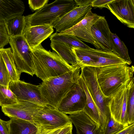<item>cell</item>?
Segmentation results:
<instances>
[{
	"instance_id": "cell-27",
	"label": "cell",
	"mask_w": 134,
	"mask_h": 134,
	"mask_svg": "<svg viewBox=\"0 0 134 134\" xmlns=\"http://www.w3.org/2000/svg\"><path fill=\"white\" fill-rule=\"evenodd\" d=\"M16 96L7 86L0 85V106L3 107L18 102Z\"/></svg>"
},
{
	"instance_id": "cell-21",
	"label": "cell",
	"mask_w": 134,
	"mask_h": 134,
	"mask_svg": "<svg viewBox=\"0 0 134 134\" xmlns=\"http://www.w3.org/2000/svg\"><path fill=\"white\" fill-rule=\"evenodd\" d=\"M78 81L83 89L86 96V103L83 112L100 126V119L99 111L86 85L80 75Z\"/></svg>"
},
{
	"instance_id": "cell-15",
	"label": "cell",
	"mask_w": 134,
	"mask_h": 134,
	"mask_svg": "<svg viewBox=\"0 0 134 134\" xmlns=\"http://www.w3.org/2000/svg\"><path fill=\"white\" fill-rule=\"evenodd\" d=\"M92 8L91 4L82 7L76 6L51 25L59 33L67 30L80 23Z\"/></svg>"
},
{
	"instance_id": "cell-23",
	"label": "cell",
	"mask_w": 134,
	"mask_h": 134,
	"mask_svg": "<svg viewBox=\"0 0 134 134\" xmlns=\"http://www.w3.org/2000/svg\"><path fill=\"white\" fill-rule=\"evenodd\" d=\"M0 53L8 72L10 81L20 80L21 73L16 67L11 48L0 49Z\"/></svg>"
},
{
	"instance_id": "cell-31",
	"label": "cell",
	"mask_w": 134,
	"mask_h": 134,
	"mask_svg": "<svg viewBox=\"0 0 134 134\" xmlns=\"http://www.w3.org/2000/svg\"><path fill=\"white\" fill-rule=\"evenodd\" d=\"M9 37L4 22L0 21V49L4 48L9 43Z\"/></svg>"
},
{
	"instance_id": "cell-5",
	"label": "cell",
	"mask_w": 134,
	"mask_h": 134,
	"mask_svg": "<svg viewBox=\"0 0 134 134\" xmlns=\"http://www.w3.org/2000/svg\"><path fill=\"white\" fill-rule=\"evenodd\" d=\"M98 67L81 66L80 76L98 109L100 119V127L103 132L110 115L108 107L110 98H106L104 96L99 85L97 77Z\"/></svg>"
},
{
	"instance_id": "cell-17",
	"label": "cell",
	"mask_w": 134,
	"mask_h": 134,
	"mask_svg": "<svg viewBox=\"0 0 134 134\" xmlns=\"http://www.w3.org/2000/svg\"><path fill=\"white\" fill-rule=\"evenodd\" d=\"M53 31L51 25L28 26L26 25L23 35L32 50L50 37Z\"/></svg>"
},
{
	"instance_id": "cell-12",
	"label": "cell",
	"mask_w": 134,
	"mask_h": 134,
	"mask_svg": "<svg viewBox=\"0 0 134 134\" xmlns=\"http://www.w3.org/2000/svg\"><path fill=\"white\" fill-rule=\"evenodd\" d=\"M101 16L93 13L91 10L87 13L83 19L77 24L69 29L59 33L58 34L60 35L74 36L81 41L90 43L96 49H99L93 38L91 28L93 25Z\"/></svg>"
},
{
	"instance_id": "cell-2",
	"label": "cell",
	"mask_w": 134,
	"mask_h": 134,
	"mask_svg": "<svg viewBox=\"0 0 134 134\" xmlns=\"http://www.w3.org/2000/svg\"><path fill=\"white\" fill-rule=\"evenodd\" d=\"M81 71L78 65L69 72L40 84L41 96L47 105L58 109L62 99L77 82Z\"/></svg>"
},
{
	"instance_id": "cell-6",
	"label": "cell",
	"mask_w": 134,
	"mask_h": 134,
	"mask_svg": "<svg viewBox=\"0 0 134 134\" xmlns=\"http://www.w3.org/2000/svg\"><path fill=\"white\" fill-rule=\"evenodd\" d=\"M77 63L82 66L100 67L120 64L128 65L125 61L113 52L89 48H72Z\"/></svg>"
},
{
	"instance_id": "cell-25",
	"label": "cell",
	"mask_w": 134,
	"mask_h": 134,
	"mask_svg": "<svg viewBox=\"0 0 134 134\" xmlns=\"http://www.w3.org/2000/svg\"><path fill=\"white\" fill-rule=\"evenodd\" d=\"M51 41L63 43L72 48H89L90 47L76 37L71 35H60L58 32L52 34L49 37Z\"/></svg>"
},
{
	"instance_id": "cell-11",
	"label": "cell",
	"mask_w": 134,
	"mask_h": 134,
	"mask_svg": "<svg viewBox=\"0 0 134 134\" xmlns=\"http://www.w3.org/2000/svg\"><path fill=\"white\" fill-rule=\"evenodd\" d=\"M9 88L18 101H27L43 107L47 105L41 96L39 85L19 80L10 81Z\"/></svg>"
},
{
	"instance_id": "cell-9",
	"label": "cell",
	"mask_w": 134,
	"mask_h": 134,
	"mask_svg": "<svg viewBox=\"0 0 134 134\" xmlns=\"http://www.w3.org/2000/svg\"><path fill=\"white\" fill-rule=\"evenodd\" d=\"M130 84V81L121 86L110 97L108 104L111 116L116 121L125 126L129 125L127 103Z\"/></svg>"
},
{
	"instance_id": "cell-28",
	"label": "cell",
	"mask_w": 134,
	"mask_h": 134,
	"mask_svg": "<svg viewBox=\"0 0 134 134\" xmlns=\"http://www.w3.org/2000/svg\"><path fill=\"white\" fill-rule=\"evenodd\" d=\"M134 78L130 81L127 103V113L129 125L134 123Z\"/></svg>"
},
{
	"instance_id": "cell-8",
	"label": "cell",
	"mask_w": 134,
	"mask_h": 134,
	"mask_svg": "<svg viewBox=\"0 0 134 134\" xmlns=\"http://www.w3.org/2000/svg\"><path fill=\"white\" fill-rule=\"evenodd\" d=\"M33 123L37 127L52 130L72 123L68 116L58 109L47 105L35 115Z\"/></svg>"
},
{
	"instance_id": "cell-29",
	"label": "cell",
	"mask_w": 134,
	"mask_h": 134,
	"mask_svg": "<svg viewBox=\"0 0 134 134\" xmlns=\"http://www.w3.org/2000/svg\"><path fill=\"white\" fill-rule=\"evenodd\" d=\"M128 126H125L116 121L110 115L103 134H115Z\"/></svg>"
},
{
	"instance_id": "cell-10",
	"label": "cell",
	"mask_w": 134,
	"mask_h": 134,
	"mask_svg": "<svg viewBox=\"0 0 134 134\" xmlns=\"http://www.w3.org/2000/svg\"><path fill=\"white\" fill-rule=\"evenodd\" d=\"M86 103V96L78 81L60 101L58 109L67 114L83 112Z\"/></svg>"
},
{
	"instance_id": "cell-32",
	"label": "cell",
	"mask_w": 134,
	"mask_h": 134,
	"mask_svg": "<svg viewBox=\"0 0 134 134\" xmlns=\"http://www.w3.org/2000/svg\"><path fill=\"white\" fill-rule=\"evenodd\" d=\"M48 0L28 1V4L30 8L33 11L39 10L46 4H48Z\"/></svg>"
},
{
	"instance_id": "cell-14",
	"label": "cell",
	"mask_w": 134,
	"mask_h": 134,
	"mask_svg": "<svg viewBox=\"0 0 134 134\" xmlns=\"http://www.w3.org/2000/svg\"><path fill=\"white\" fill-rule=\"evenodd\" d=\"M107 5L108 9L121 23L134 28V0H113Z\"/></svg>"
},
{
	"instance_id": "cell-39",
	"label": "cell",
	"mask_w": 134,
	"mask_h": 134,
	"mask_svg": "<svg viewBox=\"0 0 134 134\" xmlns=\"http://www.w3.org/2000/svg\"><path fill=\"white\" fill-rule=\"evenodd\" d=\"M129 134H134V129H133Z\"/></svg>"
},
{
	"instance_id": "cell-35",
	"label": "cell",
	"mask_w": 134,
	"mask_h": 134,
	"mask_svg": "<svg viewBox=\"0 0 134 134\" xmlns=\"http://www.w3.org/2000/svg\"><path fill=\"white\" fill-rule=\"evenodd\" d=\"M63 127L52 130H48L41 127H38V131L37 134H57Z\"/></svg>"
},
{
	"instance_id": "cell-36",
	"label": "cell",
	"mask_w": 134,
	"mask_h": 134,
	"mask_svg": "<svg viewBox=\"0 0 134 134\" xmlns=\"http://www.w3.org/2000/svg\"><path fill=\"white\" fill-rule=\"evenodd\" d=\"M72 123H71L63 127L57 134H68L72 131Z\"/></svg>"
},
{
	"instance_id": "cell-13",
	"label": "cell",
	"mask_w": 134,
	"mask_h": 134,
	"mask_svg": "<svg viewBox=\"0 0 134 134\" xmlns=\"http://www.w3.org/2000/svg\"><path fill=\"white\" fill-rule=\"evenodd\" d=\"M18 101L16 103L2 107V111L10 118H17L34 124L35 115L44 107L27 101Z\"/></svg>"
},
{
	"instance_id": "cell-20",
	"label": "cell",
	"mask_w": 134,
	"mask_h": 134,
	"mask_svg": "<svg viewBox=\"0 0 134 134\" xmlns=\"http://www.w3.org/2000/svg\"><path fill=\"white\" fill-rule=\"evenodd\" d=\"M8 121L9 134H37L38 128L34 124L16 118Z\"/></svg>"
},
{
	"instance_id": "cell-4",
	"label": "cell",
	"mask_w": 134,
	"mask_h": 134,
	"mask_svg": "<svg viewBox=\"0 0 134 134\" xmlns=\"http://www.w3.org/2000/svg\"><path fill=\"white\" fill-rule=\"evenodd\" d=\"M76 6L73 0H56L25 16L26 25H51Z\"/></svg>"
},
{
	"instance_id": "cell-19",
	"label": "cell",
	"mask_w": 134,
	"mask_h": 134,
	"mask_svg": "<svg viewBox=\"0 0 134 134\" xmlns=\"http://www.w3.org/2000/svg\"><path fill=\"white\" fill-rule=\"evenodd\" d=\"M25 8L21 0H0V21L4 22L22 15Z\"/></svg>"
},
{
	"instance_id": "cell-1",
	"label": "cell",
	"mask_w": 134,
	"mask_h": 134,
	"mask_svg": "<svg viewBox=\"0 0 134 134\" xmlns=\"http://www.w3.org/2000/svg\"><path fill=\"white\" fill-rule=\"evenodd\" d=\"M31 54L34 75L43 81L69 72L77 66L66 63L55 52L45 49L41 44L32 49Z\"/></svg>"
},
{
	"instance_id": "cell-26",
	"label": "cell",
	"mask_w": 134,
	"mask_h": 134,
	"mask_svg": "<svg viewBox=\"0 0 134 134\" xmlns=\"http://www.w3.org/2000/svg\"><path fill=\"white\" fill-rule=\"evenodd\" d=\"M111 35L112 52L126 62L128 65H130L132 62L126 45L116 34L111 32Z\"/></svg>"
},
{
	"instance_id": "cell-38",
	"label": "cell",
	"mask_w": 134,
	"mask_h": 134,
	"mask_svg": "<svg viewBox=\"0 0 134 134\" xmlns=\"http://www.w3.org/2000/svg\"><path fill=\"white\" fill-rule=\"evenodd\" d=\"M134 129V123L129 125L122 130L115 134H129Z\"/></svg>"
},
{
	"instance_id": "cell-24",
	"label": "cell",
	"mask_w": 134,
	"mask_h": 134,
	"mask_svg": "<svg viewBox=\"0 0 134 134\" xmlns=\"http://www.w3.org/2000/svg\"><path fill=\"white\" fill-rule=\"evenodd\" d=\"M4 23L10 37H16L23 35V30L26 25L25 16L22 15Z\"/></svg>"
},
{
	"instance_id": "cell-7",
	"label": "cell",
	"mask_w": 134,
	"mask_h": 134,
	"mask_svg": "<svg viewBox=\"0 0 134 134\" xmlns=\"http://www.w3.org/2000/svg\"><path fill=\"white\" fill-rule=\"evenodd\" d=\"M9 43L16 67L21 73L32 76L34 75L32 57V50L23 35L10 37Z\"/></svg>"
},
{
	"instance_id": "cell-40",
	"label": "cell",
	"mask_w": 134,
	"mask_h": 134,
	"mask_svg": "<svg viewBox=\"0 0 134 134\" xmlns=\"http://www.w3.org/2000/svg\"><path fill=\"white\" fill-rule=\"evenodd\" d=\"M68 134H72V131H71L69 133H68Z\"/></svg>"
},
{
	"instance_id": "cell-22",
	"label": "cell",
	"mask_w": 134,
	"mask_h": 134,
	"mask_svg": "<svg viewBox=\"0 0 134 134\" xmlns=\"http://www.w3.org/2000/svg\"><path fill=\"white\" fill-rule=\"evenodd\" d=\"M52 49L65 62L73 66L79 65L72 48L61 42L51 41Z\"/></svg>"
},
{
	"instance_id": "cell-30",
	"label": "cell",
	"mask_w": 134,
	"mask_h": 134,
	"mask_svg": "<svg viewBox=\"0 0 134 134\" xmlns=\"http://www.w3.org/2000/svg\"><path fill=\"white\" fill-rule=\"evenodd\" d=\"M10 81L8 72L0 53V85L9 87Z\"/></svg>"
},
{
	"instance_id": "cell-16",
	"label": "cell",
	"mask_w": 134,
	"mask_h": 134,
	"mask_svg": "<svg viewBox=\"0 0 134 134\" xmlns=\"http://www.w3.org/2000/svg\"><path fill=\"white\" fill-rule=\"evenodd\" d=\"M91 31L93 39L99 50L112 52L111 32L104 17L101 16L93 25Z\"/></svg>"
},
{
	"instance_id": "cell-18",
	"label": "cell",
	"mask_w": 134,
	"mask_h": 134,
	"mask_svg": "<svg viewBox=\"0 0 134 134\" xmlns=\"http://www.w3.org/2000/svg\"><path fill=\"white\" fill-rule=\"evenodd\" d=\"M77 134H103L100 126L83 112L69 114Z\"/></svg>"
},
{
	"instance_id": "cell-33",
	"label": "cell",
	"mask_w": 134,
	"mask_h": 134,
	"mask_svg": "<svg viewBox=\"0 0 134 134\" xmlns=\"http://www.w3.org/2000/svg\"><path fill=\"white\" fill-rule=\"evenodd\" d=\"M113 0H93L91 4L92 7L106 8H108V4Z\"/></svg>"
},
{
	"instance_id": "cell-34",
	"label": "cell",
	"mask_w": 134,
	"mask_h": 134,
	"mask_svg": "<svg viewBox=\"0 0 134 134\" xmlns=\"http://www.w3.org/2000/svg\"><path fill=\"white\" fill-rule=\"evenodd\" d=\"M0 134H9L8 121H4L0 118Z\"/></svg>"
},
{
	"instance_id": "cell-3",
	"label": "cell",
	"mask_w": 134,
	"mask_h": 134,
	"mask_svg": "<svg viewBox=\"0 0 134 134\" xmlns=\"http://www.w3.org/2000/svg\"><path fill=\"white\" fill-rule=\"evenodd\" d=\"M134 69L126 64L98 67L97 77L104 96L110 98L122 85L134 77Z\"/></svg>"
},
{
	"instance_id": "cell-37",
	"label": "cell",
	"mask_w": 134,
	"mask_h": 134,
	"mask_svg": "<svg viewBox=\"0 0 134 134\" xmlns=\"http://www.w3.org/2000/svg\"><path fill=\"white\" fill-rule=\"evenodd\" d=\"M93 0H74L76 5L82 7L91 4Z\"/></svg>"
}]
</instances>
